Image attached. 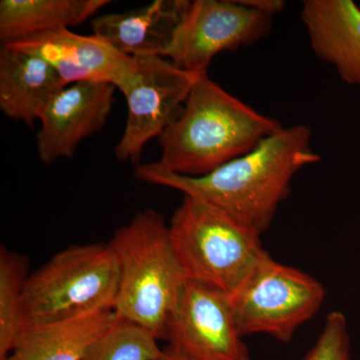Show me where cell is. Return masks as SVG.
<instances>
[{"label":"cell","instance_id":"6da1fadb","mask_svg":"<svg viewBox=\"0 0 360 360\" xmlns=\"http://www.w3.org/2000/svg\"><path fill=\"white\" fill-rule=\"evenodd\" d=\"M319 160L321 155L312 148L311 129L296 124L283 127L245 155L203 176L172 174L156 161L135 165L134 177L205 201L262 236L290 195L295 174Z\"/></svg>","mask_w":360,"mask_h":360},{"label":"cell","instance_id":"7a4b0ae2","mask_svg":"<svg viewBox=\"0 0 360 360\" xmlns=\"http://www.w3.org/2000/svg\"><path fill=\"white\" fill-rule=\"evenodd\" d=\"M205 75H198L181 112L158 139V165L182 176L200 177L245 155L283 129Z\"/></svg>","mask_w":360,"mask_h":360},{"label":"cell","instance_id":"3957f363","mask_svg":"<svg viewBox=\"0 0 360 360\" xmlns=\"http://www.w3.org/2000/svg\"><path fill=\"white\" fill-rule=\"evenodd\" d=\"M120 266L115 312L156 340L167 335L168 322L187 279L179 262L169 226L155 210L137 212L110 239Z\"/></svg>","mask_w":360,"mask_h":360},{"label":"cell","instance_id":"277c9868","mask_svg":"<svg viewBox=\"0 0 360 360\" xmlns=\"http://www.w3.org/2000/svg\"><path fill=\"white\" fill-rule=\"evenodd\" d=\"M120 266L110 243L70 246L30 274L23 329L115 309Z\"/></svg>","mask_w":360,"mask_h":360},{"label":"cell","instance_id":"5b68a950","mask_svg":"<svg viewBox=\"0 0 360 360\" xmlns=\"http://www.w3.org/2000/svg\"><path fill=\"white\" fill-rule=\"evenodd\" d=\"M168 226L187 281L229 295L269 255L262 236L198 198L184 195Z\"/></svg>","mask_w":360,"mask_h":360},{"label":"cell","instance_id":"8992f818","mask_svg":"<svg viewBox=\"0 0 360 360\" xmlns=\"http://www.w3.org/2000/svg\"><path fill=\"white\" fill-rule=\"evenodd\" d=\"M326 295L319 281L269 255L229 300L243 338L264 333L288 343L319 311Z\"/></svg>","mask_w":360,"mask_h":360},{"label":"cell","instance_id":"52a82bcc","mask_svg":"<svg viewBox=\"0 0 360 360\" xmlns=\"http://www.w3.org/2000/svg\"><path fill=\"white\" fill-rule=\"evenodd\" d=\"M274 16L241 0H194L175 30L165 58L180 70L205 75L215 56L257 44L269 34Z\"/></svg>","mask_w":360,"mask_h":360},{"label":"cell","instance_id":"ba28073f","mask_svg":"<svg viewBox=\"0 0 360 360\" xmlns=\"http://www.w3.org/2000/svg\"><path fill=\"white\" fill-rule=\"evenodd\" d=\"M137 70L127 97V124L115 146L118 160L139 165L144 146L160 139L181 112L198 75L162 56L135 58Z\"/></svg>","mask_w":360,"mask_h":360},{"label":"cell","instance_id":"9c48e42d","mask_svg":"<svg viewBox=\"0 0 360 360\" xmlns=\"http://www.w3.org/2000/svg\"><path fill=\"white\" fill-rule=\"evenodd\" d=\"M243 338L229 293L187 281L168 322L167 347L187 360H251Z\"/></svg>","mask_w":360,"mask_h":360},{"label":"cell","instance_id":"30bf717a","mask_svg":"<svg viewBox=\"0 0 360 360\" xmlns=\"http://www.w3.org/2000/svg\"><path fill=\"white\" fill-rule=\"evenodd\" d=\"M6 46L44 59L58 71L66 86L77 82H108L124 94L137 70L136 59L96 35L78 34L70 28L39 33Z\"/></svg>","mask_w":360,"mask_h":360},{"label":"cell","instance_id":"8fae6325","mask_svg":"<svg viewBox=\"0 0 360 360\" xmlns=\"http://www.w3.org/2000/svg\"><path fill=\"white\" fill-rule=\"evenodd\" d=\"M116 87L108 82H77L59 91L45 108L37 134L40 161L51 165L70 158L84 139L110 117Z\"/></svg>","mask_w":360,"mask_h":360},{"label":"cell","instance_id":"7c38bea8","mask_svg":"<svg viewBox=\"0 0 360 360\" xmlns=\"http://www.w3.org/2000/svg\"><path fill=\"white\" fill-rule=\"evenodd\" d=\"M191 2L155 0L134 11L103 14L92 18V34L129 58H165Z\"/></svg>","mask_w":360,"mask_h":360},{"label":"cell","instance_id":"4fadbf2b","mask_svg":"<svg viewBox=\"0 0 360 360\" xmlns=\"http://www.w3.org/2000/svg\"><path fill=\"white\" fill-rule=\"evenodd\" d=\"M300 15L315 56L360 86V7L352 0H305Z\"/></svg>","mask_w":360,"mask_h":360},{"label":"cell","instance_id":"5bb4252c","mask_svg":"<svg viewBox=\"0 0 360 360\" xmlns=\"http://www.w3.org/2000/svg\"><path fill=\"white\" fill-rule=\"evenodd\" d=\"M65 86L58 71L44 59L2 45L0 110L6 117L32 127Z\"/></svg>","mask_w":360,"mask_h":360},{"label":"cell","instance_id":"9a60e30c","mask_svg":"<svg viewBox=\"0 0 360 360\" xmlns=\"http://www.w3.org/2000/svg\"><path fill=\"white\" fill-rule=\"evenodd\" d=\"M118 317L115 310L23 329L4 360H82Z\"/></svg>","mask_w":360,"mask_h":360},{"label":"cell","instance_id":"2e32d148","mask_svg":"<svg viewBox=\"0 0 360 360\" xmlns=\"http://www.w3.org/2000/svg\"><path fill=\"white\" fill-rule=\"evenodd\" d=\"M108 4V0H1L0 40L6 45L82 25Z\"/></svg>","mask_w":360,"mask_h":360},{"label":"cell","instance_id":"e0dca14e","mask_svg":"<svg viewBox=\"0 0 360 360\" xmlns=\"http://www.w3.org/2000/svg\"><path fill=\"white\" fill-rule=\"evenodd\" d=\"M30 262L15 251L0 248V360L11 354L23 330L22 297Z\"/></svg>","mask_w":360,"mask_h":360},{"label":"cell","instance_id":"ac0fdd59","mask_svg":"<svg viewBox=\"0 0 360 360\" xmlns=\"http://www.w3.org/2000/svg\"><path fill=\"white\" fill-rule=\"evenodd\" d=\"M158 341L143 328L118 319L82 360H156L162 352Z\"/></svg>","mask_w":360,"mask_h":360},{"label":"cell","instance_id":"d6986e66","mask_svg":"<svg viewBox=\"0 0 360 360\" xmlns=\"http://www.w3.org/2000/svg\"><path fill=\"white\" fill-rule=\"evenodd\" d=\"M302 360H352L347 319L342 312L328 315L321 335Z\"/></svg>","mask_w":360,"mask_h":360},{"label":"cell","instance_id":"ffe728a7","mask_svg":"<svg viewBox=\"0 0 360 360\" xmlns=\"http://www.w3.org/2000/svg\"><path fill=\"white\" fill-rule=\"evenodd\" d=\"M241 2L250 8L270 16L281 13L286 6L283 0H241Z\"/></svg>","mask_w":360,"mask_h":360},{"label":"cell","instance_id":"44dd1931","mask_svg":"<svg viewBox=\"0 0 360 360\" xmlns=\"http://www.w3.org/2000/svg\"><path fill=\"white\" fill-rule=\"evenodd\" d=\"M156 360H187L184 359V357L180 356V355L175 354L174 352H172L169 347L165 348L162 349V352L160 355Z\"/></svg>","mask_w":360,"mask_h":360}]
</instances>
